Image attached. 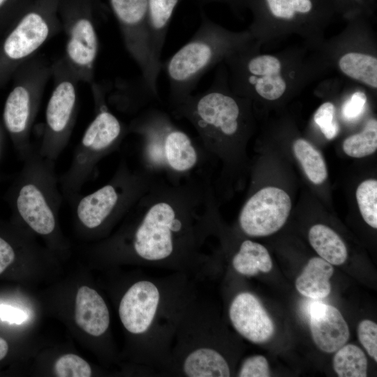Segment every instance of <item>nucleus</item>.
Wrapping results in <instances>:
<instances>
[{"label": "nucleus", "mask_w": 377, "mask_h": 377, "mask_svg": "<svg viewBox=\"0 0 377 377\" xmlns=\"http://www.w3.org/2000/svg\"><path fill=\"white\" fill-rule=\"evenodd\" d=\"M142 139V168L171 182L195 175L207 153L165 112L149 108L131 126Z\"/></svg>", "instance_id": "f257e3e1"}, {"label": "nucleus", "mask_w": 377, "mask_h": 377, "mask_svg": "<svg viewBox=\"0 0 377 377\" xmlns=\"http://www.w3.org/2000/svg\"><path fill=\"white\" fill-rule=\"evenodd\" d=\"M175 116L195 128L200 146L207 153L226 157L227 149L238 139L242 128V108L237 100L212 86L171 104Z\"/></svg>", "instance_id": "f03ea898"}, {"label": "nucleus", "mask_w": 377, "mask_h": 377, "mask_svg": "<svg viewBox=\"0 0 377 377\" xmlns=\"http://www.w3.org/2000/svg\"><path fill=\"white\" fill-rule=\"evenodd\" d=\"M226 45L225 33L202 12L193 36L162 64L169 82L170 105L192 94L202 76L224 54Z\"/></svg>", "instance_id": "7ed1b4c3"}, {"label": "nucleus", "mask_w": 377, "mask_h": 377, "mask_svg": "<svg viewBox=\"0 0 377 377\" xmlns=\"http://www.w3.org/2000/svg\"><path fill=\"white\" fill-rule=\"evenodd\" d=\"M61 8L60 22L66 35L62 57L80 82L92 86L99 41L90 0L68 1Z\"/></svg>", "instance_id": "20e7f679"}, {"label": "nucleus", "mask_w": 377, "mask_h": 377, "mask_svg": "<svg viewBox=\"0 0 377 377\" xmlns=\"http://www.w3.org/2000/svg\"><path fill=\"white\" fill-rule=\"evenodd\" d=\"M118 22L125 48L139 67L148 93L158 99L157 81L162 64L151 50L147 0H109Z\"/></svg>", "instance_id": "39448f33"}, {"label": "nucleus", "mask_w": 377, "mask_h": 377, "mask_svg": "<svg viewBox=\"0 0 377 377\" xmlns=\"http://www.w3.org/2000/svg\"><path fill=\"white\" fill-rule=\"evenodd\" d=\"M52 76V64L36 54L21 65L17 84L8 95L3 111L7 129L22 133L31 121L36 105Z\"/></svg>", "instance_id": "423d86ee"}, {"label": "nucleus", "mask_w": 377, "mask_h": 377, "mask_svg": "<svg viewBox=\"0 0 377 377\" xmlns=\"http://www.w3.org/2000/svg\"><path fill=\"white\" fill-rule=\"evenodd\" d=\"M291 207L290 198L283 189L262 188L244 204L238 219L240 229L250 237L270 235L286 223Z\"/></svg>", "instance_id": "0eeeda50"}, {"label": "nucleus", "mask_w": 377, "mask_h": 377, "mask_svg": "<svg viewBox=\"0 0 377 377\" xmlns=\"http://www.w3.org/2000/svg\"><path fill=\"white\" fill-rule=\"evenodd\" d=\"M54 85L46 108V122L54 134H61L68 127L75 108L80 82L63 57L52 64Z\"/></svg>", "instance_id": "6e6552de"}, {"label": "nucleus", "mask_w": 377, "mask_h": 377, "mask_svg": "<svg viewBox=\"0 0 377 377\" xmlns=\"http://www.w3.org/2000/svg\"><path fill=\"white\" fill-rule=\"evenodd\" d=\"M160 301L157 286L149 281H140L126 292L119 307L120 320L129 332H145L151 326Z\"/></svg>", "instance_id": "1a4fd4ad"}, {"label": "nucleus", "mask_w": 377, "mask_h": 377, "mask_svg": "<svg viewBox=\"0 0 377 377\" xmlns=\"http://www.w3.org/2000/svg\"><path fill=\"white\" fill-rule=\"evenodd\" d=\"M229 317L236 331L253 343L267 342L274 334L272 318L259 300L250 293H241L234 298Z\"/></svg>", "instance_id": "9d476101"}, {"label": "nucleus", "mask_w": 377, "mask_h": 377, "mask_svg": "<svg viewBox=\"0 0 377 377\" xmlns=\"http://www.w3.org/2000/svg\"><path fill=\"white\" fill-rule=\"evenodd\" d=\"M309 315L312 339L322 351L334 353L346 344L349 328L337 308L316 301L309 306Z\"/></svg>", "instance_id": "9b49d317"}, {"label": "nucleus", "mask_w": 377, "mask_h": 377, "mask_svg": "<svg viewBox=\"0 0 377 377\" xmlns=\"http://www.w3.org/2000/svg\"><path fill=\"white\" fill-rule=\"evenodd\" d=\"M248 75L245 81L260 96L273 101L280 98L286 84L281 76V63L275 57L260 55L251 58L246 64Z\"/></svg>", "instance_id": "f8f14e48"}, {"label": "nucleus", "mask_w": 377, "mask_h": 377, "mask_svg": "<svg viewBox=\"0 0 377 377\" xmlns=\"http://www.w3.org/2000/svg\"><path fill=\"white\" fill-rule=\"evenodd\" d=\"M75 318L80 328L94 337L105 333L110 324L109 311L105 301L95 290L86 286L77 290Z\"/></svg>", "instance_id": "ddd939ff"}, {"label": "nucleus", "mask_w": 377, "mask_h": 377, "mask_svg": "<svg viewBox=\"0 0 377 377\" xmlns=\"http://www.w3.org/2000/svg\"><path fill=\"white\" fill-rule=\"evenodd\" d=\"M17 207L24 221L34 231L42 235L53 231L55 226L53 213L36 186L27 184L21 188Z\"/></svg>", "instance_id": "4468645a"}, {"label": "nucleus", "mask_w": 377, "mask_h": 377, "mask_svg": "<svg viewBox=\"0 0 377 377\" xmlns=\"http://www.w3.org/2000/svg\"><path fill=\"white\" fill-rule=\"evenodd\" d=\"M182 0H147V20L152 55L161 61L162 50L174 12Z\"/></svg>", "instance_id": "2eb2a0df"}, {"label": "nucleus", "mask_w": 377, "mask_h": 377, "mask_svg": "<svg viewBox=\"0 0 377 377\" xmlns=\"http://www.w3.org/2000/svg\"><path fill=\"white\" fill-rule=\"evenodd\" d=\"M334 273L330 263L319 257L311 258L296 279L295 287L302 295L314 300L325 298L331 292L330 279Z\"/></svg>", "instance_id": "dca6fc26"}, {"label": "nucleus", "mask_w": 377, "mask_h": 377, "mask_svg": "<svg viewBox=\"0 0 377 377\" xmlns=\"http://www.w3.org/2000/svg\"><path fill=\"white\" fill-rule=\"evenodd\" d=\"M121 134V122L103 105L87 128L82 143L94 151H102L114 145Z\"/></svg>", "instance_id": "f3484780"}, {"label": "nucleus", "mask_w": 377, "mask_h": 377, "mask_svg": "<svg viewBox=\"0 0 377 377\" xmlns=\"http://www.w3.org/2000/svg\"><path fill=\"white\" fill-rule=\"evenodd\" d=\"M183 371L189 377H228L230 371L225 358L216 350L200 348L184 360Z\"/></svg>", "instance_id": "a211bd4d"}, {"label": "nucleus", "mask_w": 377, "mask_h": 377, "mask_svg": "<svg viewBox=\"0 0 377 377\" xmlns=\"http://www.w3.org/2000/svg\"><path fill=\"white\" fill-rule=\"evenodd\" d=\"M309 240L320 257L331 265L345 263L348 253L346 246L332 228L323 224H316L309 231Z\"/></svg>", "instance_id": "6ab92c4d"}, {"label": "nucleus", "mask_w": 377, "mask_h": 377, "mask_svg": "<svg viewBox=\"0 0 377 377\" xmlns=\"http://www.w3.org/2000/svg\"><path fill=\"white\" fill-rule=\"evenodd\" d=\"M232 263L238 273L246 276H254L259 272L267 273L272 269V260L267 249L249 239L240 244Z\"/></svg>", "instance_id": "aec40b11"}, {"label": "nucleus", "mask_w": 377, "mask_h": 377, "mask_svg": "<svg viewBox=\"0 0 377 377\" xmlns=\"http://www.w3.org/2000/svg\"><path fill=\"white\" fill-rule=\"evenodd\" d=\"M339 65L341 71L348 77L373 88L377 87L376 57L358 52H349L341 57Z\"/></svg>", "instance_id": "412c9836"}, {"label": "nucleus", "mask_w": 377, "mask_h": 377, "mask_svg": "<svg viewBox=\"0 0 377 377\" xmlns=\"http://www.w3.org/2000/svg\"><path fill=\"white\" fill-rule=\"evenodd\" d=\"M293 149L308 179L314 184H323L327 177V170L320 151L302 138L294 142Z\"/></svg>", "instance_id": "4be33fe9"}, {"label": "nucleus", "mask_w": 377, "mask_h": 377, "mask_svg": "<svg viewBox=\"0 0 377 377\" xmlns=\"http://www.w3.org/2000/svg\"><path fill=\"white\" fill-rule=\"evenodd\" d=\"M333 367L339 377H366L367 358L358 346L343 345L336 351Z\"/></svg>", "instance_id": "5701e85b"}, {"label": "nucleus", "mask_w": 377, "mask_h": 377, "mask_svg": "<svg viewBox=\"0 0 377 377\" xmlns=\"http://www.w3.org/2000/svg\"><path fill=\"white\" fill-rule=\"evenodd\" d=\"M377 149V121L369 120L359 133L346 138L343 142L345 154L353 158H362L374 154Z\"/></svg>", "instance_id": "b1692460"}, {"label": "nucleus", "mask_w": 377, "mask_h": 377, "mask_svg": "<svg viewBox=\"0 0 377 377\" xmlns=\"http://www.w3.org/2000/svg\"><path fill=\"white\" fill-rule=\"evenodd\" d=\"M356 199L364 221L374 228H377V181L369 179L357 188Z\"/></svg>", "instance_id": "393cba45"}, {"label": "nucleus", "mask_w": 377, "mask_h": 377, "mask_svg": "<svg viewBox=\"0 0 377 377\" xmlns=\"http://www.w3.org/2000/svg\"><path fill=\"white\" fill-rule=\"evenodd\" d=\"M54 371L59 377H89L91 369L82 357L74 354L60 357L54 363Z\"/></svg>", "instance_id": "a878e982"}, {"label": "nucleus", "mask_w": 377, "mask_h": 377, "mask_svg": "<svg viewBox=\"0 0 377 377\" xmlns=\"http://www.w3.org/2000/svg\"><path fill=\"white\" fill-rule=\"evenodd\" d=\"M269 8L276 17L290 20L295 13H306L312 8L310 0H266Z\"/></svg>", "instance_id": "bb28decb"}, {"label": "nucleus", "mask_w": 377, "mask_h": 377, "mask_svg": "<svg viewBox=\"0 0 377 377\" xmlns=\"http://www.w3.org/2000/svg\"><path fill=\"white\" fill-rule=\"evenodd\" d=\"M335 107L333 103H323L316 111L313 119L327 140H332L339 133V125L334 121Z\"/></svg>", "instance_id": "cd10ccee"}, {"label": "nucleus", "mask_w": 377, "mask_h": 377, "mask_svg": "<svg viewBox=\"0 0 377 377\" xmlns=\"http://www.w3.org/2000/svg\"><path fill=\"white\" fill-rule=\"evenodd\" d=\"M358 339L367 353L377 362V325L370 320H362L357 327Z\"/></svg>", "instance_id": "c85d7f7f"}, {"label": "nucleus", "mask_w": 377, "mask_h": 377, "mask_svg": "<svg viewBox=\"0 0 377 377\" xmlns=\"http://www.w3.org/2000/svg\"><path fill=\"white\" fill-rule=\"evenodd\" d=\"M269 376L268 362L263 355H253L246 358L238 373V376L240 377H267Z\"/></svg>", "instance_id": "c756f323"}, {"label": "nucleus", "mask_w": 377, "mask_h": 377, "mask_svg": "<svg viewBox=\"0 0 377 377\" xmlns=\"http://www.w3.org/2000/svg\"><path fill=\"white\" fill-rule=\"evenodd\" d=\"M367 103V96L362 91L355 92L345 102L342 108V114L345 119L353 121L363 113Z\"/></svg>", "instance_id": "7c9ffc66"}, {"label": "nucleus", "mask_w": 377, "mask_h": 377, "mask_svg": "<svg viewBox=\"0 0 377 377\" xmlns=\"http://www.w3.org/2000/svg\"><path fill=\"white\" fill-rule=\"evenodd\" d=\"M28 318L27 313L16 307L0 304V319L11 324L20 325Z\"/></svg>", "instance_id": "2f4dec72"}, {"label": "nucleus", "mask_w": 377, "mask_h": 377, "mask_svg": "<svg viewBox=\"0 0 377 377\" xmlns=\"http://www.w3.org/2000/svg\"><path fill=\"white\" fill-rule=\"evenodd\" d=\"M15 253L11 246L0 237V274L14 260Z\"/></svg>", "instance_id": "473e14b6"}, {"label": "nucleus", "mask_w": 377, "mask_h": 377, "mask_svg": "<svg viewBox=\"0 0 377 377\" xmlns=\"http://www.w3.org/2000/svg\"><path fill=\"white\" fill-rule=\"evenodd\" d=\"M8 345L3 338L0 337V360H1L7 354Z\"/></svg>", "instance_id": "72a5a7b5"}, {"label": "nucleus", "mask_w": 377, "mask_h": 377, "mask_svg": "<svg viewBox=\"0 0 377 377\" xmlns=\"http://www.w3.org/2000/svg\"><path fill=\"white\" fill-rule=\"evenodd\" d=\"M7 0H0V7H1Z\"/></svg>", "instance_id": "f704fd0d"}, {"label": "nucleus", "mask_w": 377, "mask_h": 377, "mask_svg": "<svg viewBox=\"0 0 377 377\" xmlns=\"http://www.w3.org/2000/svg\"><path fill=\"white\" fill-rule=\"evenodd\" d=\"M200 1H203V2H207V1H211V0H200Z\"/></svg>", "instance_id": "c9c22d12"}]
</instances>
